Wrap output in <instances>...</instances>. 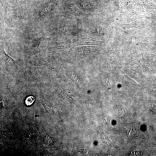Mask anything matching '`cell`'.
Wrapping results in <instances>:
<instances>
[{
    "instance_id": "6da1fadb",
    "label": "cell",
    "mask_w": 156,
    "mask_h": 156,
    "mask_svg": "<svg viewBox=\"0 0 156 156\" xmlns=\"http://www.w3.org/2000/svg\"><path fill=\"white\" fill-rule=\"evenodd\" d=\"M1 60L5 68L10 67L13 68L16 67V62L7 54L4 49L1 51Z\"/></svg>"
},
{
    "instance_id": "7a4b0ae2",
    "label": "cell",
    "mask_w": 156,
    "mask_h": 156,
    "mask_svg": "<svg viewBox=\"0 0 156 156\" xmlns=\"http://www.w3.org/2000/svg\"><path fill=\"white\" fill-rule=\"evenodd\" d=\"M45 143L48 145H50L53 143L52 140L50 137L47 136L45 139Z\"/></svg>"
}]
</instances>
